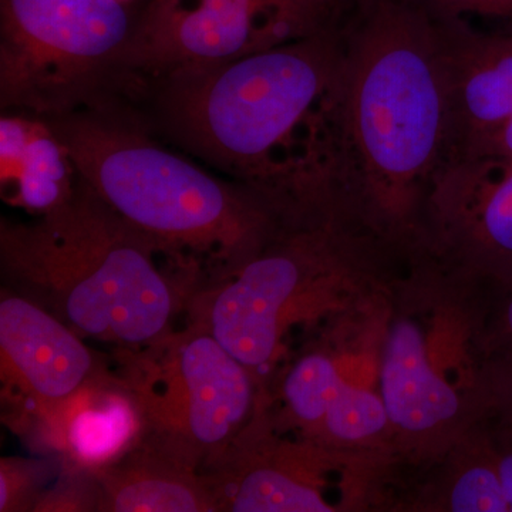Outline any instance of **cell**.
Here are the masks:
<instances>
[{"label": "cell", "mask_w": 512, "mask_h": 512, "mask_svg": "<svg viewBox=\"0 0 512 512\" xmlns=\"http://www.w3.org/2000/svg\"><path fill=\"white\" fill-rule=\"evenodd\" d=\"M342 45L330 195L373 237L419 242L450 153L439 30L409 0H362Z\"/></svg>", "instance_id": "1"}, {"label": "cell", "mask_w": 512, "mask_h": 512, "mask_svg": "<svg viewBox=\"0 0 512 512\" xmlns=\"http://www.w3.org/2000/svg\"><path fill=\"white\" fill-rule=\"evenodd\" d=\"M343 25L128 93L175 146L278 207L305 204L330 184Z\"/></svg>", "instance_id": "2"}, {"label": "cell", "mask_w": 512, "mask_h": 512, "mask_svg": "<svg viewBox=\"0 0 512 512\" xmlns=\"http://www.w3.org/2000/svg\"><path fill=\"white\" fill-rule=\"evenodd\" d=\"M77 177L138 231L173 254L207 265L220 281L258 254L284 211L255 188L221 180L151 136L113 101L45 119Z\"/></svg>", "instance_id": "3"}, {"label": "cell", "mask_w": 512, "mask_h": 512, "mask_svg": "<svg viewBox=\"0 0 512 512\" xmlns=\"http://www.w3.org/2000/svg\"><path fill=\"white\" fill-rule=\"evenodd\" d=\"M167 255L175 254L128 224L79 177L56 210L0 222L6 282L83 339L123 348H144L173 332L175 315L192 298L187 289L197 288L161 268Z\"/></svg>", "instance_id": "4"}, {"label": "cell", "mask_w": 512, "mask_h": 512, "mask_svg": "<svg viewBox=\"0 0 512 512\" xmlns=\"http://www.w3.org/2000/svg\"><path fill=\"white\" fill-rule=\"evenodd\" d=\"M375 241L333 204L286 212L258 254L192 295L190 323L258 377L278 359L291 326L328 306Z\"/></svg>", "instance_id": "5"}, {"label": "cell", "mask_w": 512, "mask_h": 512, "mask_svg": "<svg viewBox=\"0 0 512 512\" xmlns=\"http://www.w3.org/2000/svg\"><path fill=\"white\" fill-rule=\"evenodd\" d=\"M119 0H0V106L42 119L119 92L136 18Z\"/></svg>", "instance_id": "6"}, {"label": "cell", "mask_w": 512, "mask_h": 512, "mask_svg": "<svg viewBox=\"0 0 512 512\" xmlns=\"http://www.w3.org/2000/svg\"><path fill=\"white\" fill-rule=\"evenodd\" d=\"M127 352L121 380L143 413V437L200 467L258 410V377L214 336L190 323Z\"/></svg>", "instance_id": "7"}, {"label": "cell", "mask_w": 512, "mask_h": 512, "mask_svg": "<svg viewBox=\"0 0 512 512\" xmlns=\"http://www.w3.org/2000/svg\"><path fill=\"white\" fill-rule=\"evenodd\" d=\"M348 0H151L136 18L121 90L339 29Z\"/></svg>", "instance_id": "8"}, {"label": "cell", "mask_w": 512, "mask_h": 512, "mask_svg": "<svg viewBox=\"0 0 512 512\" xmlns=\"http://www.w3.org/2000/svg\"><path fill=\"white\" fill-rule=\"evenodd\" d=\"M423 242L466 256L501 286L512 281V158L464 157L437 175Z\"/></svg>", "instance_id": "9"}, {"label": "cell", "mask_w": 512, "mask_h": 512, "mask_svg": "<svg viewBox=\"0 0 512 512\" xmlns=\"http://www.w3.org/2000/svg\"><path fill=\"white\" fill-rule=\"evenodd\" d=\"M330 458L313 441L291 444L255 416L227 446L202 463L217 512L336 511L323 493Z\"/></svg>", "instance_id": "10"}, {"label": "cell", "mask_w": 512, "mask_h": 512, "mask_svg": "<svg viewBox=\"0 0 512 512\" xmlns=\"http://www.w3.org/2000/svg\"><path fill=\"white\" fill-rule=\"evenodd\" d=\"M0 357L6 393L37 419L106 372L82 336L18 292L0 299Z\"/></svg>", "instance_id": "11"}, {"label": "cell", "mask_w": 512, "mask_h": 512, "mask_svg": "<svg viewBox=\"0 0 512 512\" xmlns=\"http://www.w3.org/2000/svg\"><path fill=\"white\" fill-rule=\"evenodd\" d=\"M434 23L446 69L448 163L512 117V25L487 33L471 28L466 19Z\"/></svg>", "instance_id": "12"}, {"label": "cell", "mask_w": 512, "mask_h": 512, "mask_svg": "<svg viewBox=\"0 0 512 512\" xmlns=\"http://www.w3.org/2000/svg\"><path fill=\"white\" fill-rule=\"evenodd\" d=\"M43 437L62 453L63 467L96 471L117 463L140 443L146 423L120 376L104 372L39 417Z\"/></svg>", "instance_id": "13"}, {"label": "cell", "mask_w": 512, "mask_h": 512, "mask_svg": "<svg viewBox=\"0 0 512 512\" xmlns=\"http://www.w3.org/2000/svg\"><path fill=\"white\" fill-rule=\"evenodd\" d=\"M430 330L421 320H394L384 343L380 386L390 424L406 436L427 439L451 427L463 413L457 384L450 382Z\"/></svg>", "instance_id": "14"}, {"label": "cell", "mask_w": 512, "mask_h": 512, "mask_svg": "<svg viewBox=\"0 0 512 512\" xmlns=\"http://www.w3.org/2000/svg\"><path fill=\"white\" fill-rule=\"evenodd\" d=\"M94 476L99 481L100 512H217L200 467L146 437Z\"/></svg>", "instance_id": "15"}, {"label": "cell", "mask_w": 512, "mask_h": 512, "mask_svg": "<svg viewBox=\"0 0 512 512\" xmlns=\"http://www.w3.org/2000/svg\"><path fill=\"white\" fill-rule=\"evenodd\" d=\"M0 180L5 201L39 217L72 197L77 173L49 121L6 111L0 119Z\"/></svg>", "instance_id": "16"}, {"label": "cell", "mask_w": 512, "mask_h": 512, "mask_svg": "<svg viewBox=\"0 0 512 512\" xmlns=\"http://www.w3.org/2000/svg\"><path fill=\"white\" fill-rule=\"evenodd\" d=\"M345 382L338 363L329 356L302 357L286 376L282 390L289 419L313 437Z\"/></svg>", "instance_id": "17"}, {"label": "cell", "mask_w": 512, "mask_h": 512, "mask_svg": "<svg viewBox=\"0 0 512 512\" xmlns=\"http://www.w3.org/2000/svg\"><path fill=\"white\" fill-rule=\"evenodd\" d=\"M390 426L382 396L346 380L330 403L312 441L326 439L338 443H360L375 439Z\"/></svg>", "instance_id": "18"}, {"label": "cell", "mask_w": 512, "mask_h": 512, "mask_svg": "<svg viewBox=\"0 0 512 512\" xmlns=\"http://www.w3.org/2000/svg\"><path fill=\"white\" fill-rule=\"evenodd\" d=\"M451 511L507 512L503 484L498 474L495 447H488L480 460L460 474L450 491Z\"/></svg>", "instance_id": "19"}, {"label": "cell", "mask_w": 512, "mask_h": 512, "mask_svg": "<svg viewBox=\"0 0 512 512\" xmlns=\"http://www.w3.org/2000/svg\"><path fill=\"white\" fill-rule=\"evenodd\" d=\"M50 468L20 457L0 460V512L36 511L46 493Z\"/></svg>", "instance_id": "20"}, {"label": "cell", "mask_w": 512, "mask_h": 512, "mask_svg": "<svg viewBox=\"0 0 512 512\" xmlns=\"http://www.w3.org/2000/svg\"><path fill=\"white\" fill-rule=\"evenodd\" d=\"M100 487L94 473L64 468L59 483L46 491L36 511H99Z\"/></svg>", "instance_id": "21"}, {"label": "cell", "mask_w": 512, "mask_h": 512, "mask_svg": "<svg viewBox=\"0 0 512 512\" xmlns=\"http://www.w3.org/2000/svg\"><path fill=\"white\" fill-rule=\"evenodd\" d=\"M433 22L464 19L466 15L505 20L512 25V0H409Z\"/></svg>", "instance_id": "22"}, {"label": "cell", "mask_w": 512, "mask_h": 512, "mask_svg": "<svg viewBox=\"0 0 512 512\" xmlns=\"http://www.w3.org/2000/svg\"><path fill=\"white\" fill-rule=\"evenodd\" d=\"M484 404L493 407L512 429V350L500 352L483 377Z\"/></svg>", "instance_id": "23"}, {"label": "cell", "mask_w": 512, "mask_h": 512, "mask_svg": "<svg viewBox=\"0 0 512 512\" xmlns=\"http://www.w3.org/2000/svg\"><path fill=\"white\" fill-rule=\"evenodd\" d=\"M501 288L504 295L497 311L491 340L495 349L505 352V350H512V281Z\"/></svg>", "instance_id": "24"}, {"label": "cell", "mask_w": 512, "mask_h": 512, "mask_svg": "<svg viewBox=\"0 0 512 512\" xmlns=\"http://www.w3.org/2000/svg\"><path fill=\"white\" fill-rule=\"evenodd\" d=\"M495 460H497L498 474L507 498L508 511L512 512V429L510 427H505L503 444L495 447Z\"/></svg>", "instance_id": "25"}, {"label": "cell", "mask_w": 512, "mask_h": 512, "mask_svg": "<svg viewBox=\"0 0 512 512\" xmlns=\"http://www.w3.org/2000/svg\"><path fill=\"white\" fill-rule=\"evenodd\" d=\"M348 2L352 3V5L356 8V6L359 5L362 0H348Z\"/></svg>", "instance_id": "26"}, {"label": "cell", "mask_w": 512, "mask_h": 512, "mask_svg": "<svg viewBox=\"0 0 512 512\" xmlns=\"http://www.w3.org/2000/svg\"><path fill=\"white\" fill-rule=\"evenodd\" d=\"M119 2L124 3V5H130L133 0H119Z\"/></svg>", "instance_id": "27"}]
</instances>
